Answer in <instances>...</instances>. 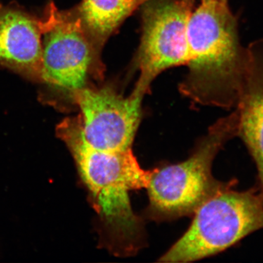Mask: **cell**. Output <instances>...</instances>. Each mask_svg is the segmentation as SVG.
<instances>
[{"instance_id":"1","label":"cell","mask_w":263,"mask_h":263,"mask_svg":"<svg viewBox=\"0 0 263 263\" xmlns=\"http://www.w3.org/2000/svg\"><path fill=\"white\" fill-rule=\"evenodd\" d=\"M57 134L69 148L89 190L102 227L104 247L114 256L135 255L146 245L144 222L132 208L129 193L148 188L156 169L140 165L132 149H98L86 141L81 117L66 119Z\"/></svg>"},{"instance_id":"2","label":"cell","mask_w":263,"mask_h":263,"mask_svg":"<svg viewBox=\"0 0 263 263\" xmlns=\"http://www.w3.org/2000/svg\"><path fill=\"white\" fill-rule=\"evenodd\" d=\"M189 72L180 89L195 103L235 108L247 63L228 2L202 0L188 24Z\"/></svg>"},{"instance_id":"3","label":"cell","mask_w":263,"mask_h":263,"mask_svg":"<svg viewBox=\"0 0 263 263\" xmlns=\"http://www.w3.org/2000/svg\"><path fill=\"white\" fill-rule=\"evenodd\" d=\"M238 134V116L235 109L211 126L187 160L156 169L147 188V216L160 221L193 215L211 197L235 186L236 180L215 179L212 166L221 148Z\"/></svg>"},{"instance_id":"4","label":"cell","mask_w":263,"mask_h":263,"mask_svg":"<svg viewBox=\"0 0 263 263\" xmlns=\"http://www.w3.org/2000/svg\"><path fill=\"white\" fill-rule=\"evenodd\" d=\"M234 188L230 186L202 204L186 233L159 262H190L205 258L263 229V197L257 185L243 191Z\"/></svg>"},{"instance_id":"5","label":"cell","mask_w":263,"mask_h":263,"mask_svg":"<svg viewBox=\"0 0 263 263\" xmlns=\"http://www.w3.org/2000/svg\"><path fill=\"white\" fill-rule=\"evenodd\" d=\"M42 83L73 98L88 86L91 74H100L99 52L77 11H62L50 3L41 20Z\"/></svg>"},{"instance_id":"6","label":"cell","mask_w":263,"mask_h":263,"mask_svg":"<svg viewBox=\"0 0 263 263\" xmlns=\"http://www.w3.org/2000/svg\"><path fill=\"white\" fill-rule=\"evenodd\" d=\"M193 8V0H153L146 5L137 89L147 93L162 71L187 64L188 24Z\"/></svg>"},{"instance_id":"7","label":"cell","mask_w":263,"mask_h":263,"mask_svg":"<svg viewBox=\"0 0 263 263\" xmlns=\"http://www.w3.org/2000/svg\"><path fill=\"white\" fill-rule=\"evenodd\" d=\"M146 94L135 87L125 97L111 86H86L76 91L72 100L80 108L86 141L98 149H132Z\"/></svg>"},{"instance_id":"8","label":"cell","mask_w":263,"mask_h":263,"mask_svg":"<svg viewBox=\"0 0 263 263\" xmlns=\"http://www.w3.org/2000/svg\"><path fill=\"white\" fill-rule=\"evenodd\" d=\"M0 66L42 83L41 20L18 6L0 4Z\"/></svg>"},{"instance_id":"9","label":"cell","mask_w":263,"mask_h":263,"mask_svg":"<svg viewBox=\"0 0 263 263\" xmlns=\"http://www.w3.org/2000/svg\"><path fill=\"white\" fill-rule=\"evenodd\" d=\"M245 79L235 109L238 134L253 159L263 197V38L249 45Z\"/></svg>"},{"instance_id":"10","label":"cell","mask_w":263,"mask_h":263,"mask_svg":"<svg viewBox=\"0 0 263 263\" xmlns=\"http://www.w3.org/2000/svg\"><path fill=\"white\" fill-rule=\"evenodd\" d=\"M148 0H83L76 11L98 52L104 43L135 11Z\"/></svg>"},{"instance_id":"11","label":"cell","mask_w":263,"mask_h":263,"mask_svg":"<svg viewBox=\"0 0 263 263\" xmlns=\"http://www.w3.org/2000/svg\"><path fill=\"white\" fill-rule=\"evenodd\" d=\"M221 1H227V2H228V0H221Z\"/></svg>"}]
</instances>
